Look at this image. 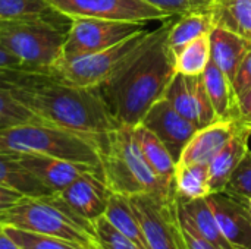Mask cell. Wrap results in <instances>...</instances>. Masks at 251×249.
<instances>
[{
	"label": "cell",
	"mask_w": 251,
	"mask_h": 249,
	"mask_svg": "<svg viewBox=\"0 0 251 249\" xmlns=\"http://www.w3.org/2000/svg\"><path fill=\"white\" fill-rule=\"evenodd\" d=\"M104 139L78 134L46 122H32L0 131V151L41 154L101 167Z\"/></svg>",
	"instance_id": "cell-4"
},
{
	"label": "cell",
	"mask_w": 251,
	"mask_h": 249,
	"mask_svg": "<svg viewBox=\"0 0 251 249\" xmlns=\"http://www.w3.org/2000/svg\"><path fill=\"white\" fill-rule=\"evenodd\" d=\"M41 122L7 88L0 85V131L25 123Z\"/></svg>",
	"instance_id": "cell-29"
},
{
	"label": "cell",
	"mask_w": 251,
	"mask_h": 249,
	"mask_svg": "<svg viewBox=\"0 0 251 249\" xmlns=\"http://www.w3.org/2000/svg\"><path fill=\"white\" fill-rule=\"evenodd\" d=\"M225 192L240 201H246L251 197V150L246 153L244 158L238 164Z\"/></svg>",
	"instance_id": "cell-33"
},
{
	"label": "cell",
	"mask_w": 251,
	"mask_h": 249,
	"mask_svg": "<svg viewBox=\"0 0 251 249\" xmlns=\"http://www.w3.org/2000/svg\"><path fill=\"white\" fill-rule=\"evenodd\" d=\"M244 204H246V207H247V210H249V213H250V216H251V197L250 198H247L246 201H243Z\"/></svg>",
	"instance_id": "cell-40"
},
{
	"label": "cell",
	"mask_w": 251,
	"mask_h": 249,
	"mask_svg": "<svg viewBox=\"0 0 251 249\" xmlns=\"http://www.w3.org/2000/svg\"><path fill=\"white\" fill-rule=\"evenodd\" d=\"M134 135L137 138V142L140 145V150L150 164V167L154 170L156 175H159L163 179L174 181L176 161L166 148V145L144 125L134 126Z\"/></svg>",
	"instance_id": "cell-23"
},
{
	"label": "cell",
	"mask_w": 251,
	"mask_h": 249,
	"mask_svg": "<svg viewBox=\"0 0 251 249\" xmlns=\"http://www.w3.org/2000/svg\"><path fill=\"white\" fill-rule=\"evenodd\" d=\"M19 163L35 176L44 186H47L53 194L63 191L69 183H72L82 173L101 169L91 164L69 161L63 158H56L41 154H15Z\"/></svg>",
	"instance_id": "cell-15"
},
{
	"label": "cell",
	"mask_w": 251,
	"mask_h": 249,
	"mask_svg": "<svg viewBox=\"0 0 251 249\" xmlns=\"http://www.w3.org/2000/svg\"><path fill=\"white\" fill-rule=\"evenodd\" d=\"M110 189L104 181L101 169H93L78 176L57 197L79 217L93 223L104 216Z\"/></svg>",
	"instance_id": "cell-13"
},
{
	"label": "cell",
	"mask_w": 251,
	"mask_h": 249,
	"mask_svg": "<svg viewBox=\"0 0 251 249\" xmlns=\"http://www.w3.org/2000/svg\"><path fill=\"white\" fill-rule=\"evenodd\" d=\"M59 15L66 19L97 18L128 22L166 21L168 16L160 9L144 0H47Z\"/></svg>",
	"instance_id": "cell-9"
},
{
	"label": "cell",
	"mask_w": 251,
	"mask_h": 249,
	"mask_svg": "<svg viewBox=\"0 0 251 249\" xmlns=\"http://www.w3.org/2000/svg\"><path fill=\"white\" fill-rule=\"evenodd\" d=\"M0 185L12 188L25 197H47L53 192L32 176L12 153L0 151Z\"/></svg>",
	"instance_id": "cell-22"
},
{
	"label": "cell",
	"mask_w": 251,
	"mask_h": 249,
	"mask_svg": "<svg viewBox=\"0 0 251 249\" xmlns=\"http://www.w3.org/2000/svg\"><path fill=\"white\" fill-rule=\"evenodd\" d=\"M57 16H32L0 21V44L13 54L26 70L50 73L62 56L68 26Z\"/></svg>",
	"instance_id": "cell-6"
},
{
	"label": "cell",
	"mask_w": 251,
	"mask_h": 249,
	"mask_svg": "<svg viewBox=\"0 0 251 249\" xmlns=\"http://www.w3.org/2000/svg\"><path fill=\"white\" fill-rule=\"evenodd\" d=\"M141 125L150 129L166 145L176 163L184 148L199 129L190 119L182 116L166 97L159 98L149 109Z\"/></svg>",
	"instance_id": "cell-11"
},
{
	"label": "cell",
	"mask_w": 251,
	"mask_h": 249,
	"mask_svg": "<svg viewBox=\"0 0 251 249\" xmlns=\"http://www.w3.org/2000/svg\"><path fill=\"white\" fill-rule=\"evenodd\" d=\"M101 170L112 192L126 197L151 194L163 200L175 197V183L154 173L144 158L134 126L121 125L109 132L101 150Z\"/></svg>",
	"instance_id": "cell-3"
},
{
	"label": "cell",
	"mask_w": 251,
	"mask_h": 249,
	"mask_svg": "<svg viewBox=\"0 0 251 249\" xmlns=\"http://www.w3.org/2000/svg\"><path fill=\"white\" fill-rule=\"evenodd\" d=\"M3 230L22 249H87L62 238L28 232L13 226H3Z\"/></svg>",
	"instance_id": "cell-28"
},
{
	"label": "cell",
	"mask_w": 251,
	"mask_h": 249,
	"mask_svg": "<svg viewBox=\"0 0 251 249\" xmlns=\"http://www.w3.org/2000/svg\"><path fill=\"white\" fill-rule=\"evenodd\" d=\"M163 97L199 129L216 120V113L210 103L203 75L190 76L175 73Z\"/></svg>",
	"instance_id": "cell-12"
},
{
	"label": "cell",
	"mask_w": 251,
	"mask_h": 249,
	"mask_svg": "<svg viewBox=\"0 0 251 249\" xmlns=\"http://www.w3.org/2000/svg\"><path fill=\"white\" fill-rule=\"evenodd\" d=\"M209 37L210 60L234 81L240 63L251 48V41L221 26H213Z\"/></svg>",
	"instance_id": "cell-18"
},
{
	"label": "cell",
	"mask_w": 251,
	"mask_h": 249,
	"mask_svg": "<svg viewBox=\"0 0 251 249\" xmlns=\"http://www.w3.org/2000/svg\"><path fill=\"white\" fill-rule=\"evenodd\" d=\"M222 235L232 249H251V216L246 204L226 192L207 195Z\"/></svg>",
	"instance_id": "cell-14"
},
{
	"label": "cell",
	"mask_w": 251,
	"mask_h": 249,
	"mask_svg": "<svg viewBox=\"0 0 251 249\" xmlns=\"http://www.w3.org/2000/svg\"><path fill=\"white\" fill-rule=\"evenodd\" d=\"M104 217L115 229H118L126 238H129L140 248L147 249L143 232H141V226L134 213L129 197L118 194V192H110Z\"/></svg>",
	"instance_id": "cell-24"
},
{
	"label": "cell",
	"mask_w": 251,
	"mask_h": 249,
	"mask_svg": "<svg viewBox=\"0 0 251 249\" xmlns=\"http://www.w3.org/2000/svg\"><path fill=\"white\" fill-rule=\"evenodd\" d=\"M240 126L241 123L237 119H216L210 125L197 129L176 164H209Z\"/></svg>",
	"instance_id": "cell-16"
},
{
	"label": "cell",
	"mask_w": 251,
	"mask_h": 249,
	"mask_svg": "<svg viewBox=\"0 0 251 249\" xmlns=\"http://www.w3.org/2000/svg\"><path fill=\"white\" fill-rule=\"evenodd\" d=\"M93 229L100 249H141L129 238L115 229L104 216L93 222Z\"/></svg>",
	"instance_id": "cell-31"
},
{
	"label": "cell",
	"mask_w": 251,
	"mask_h": 249,
	"mask_svg": "<svg viewBox=\"0 0 251 249\" xmlns=\"http://www.w3.org/2000/svg\"><path fill=\"white\" fill-rule=\"evenodd\" d=\"M174 18L150 31L146 41L100 85V91L121 125L137 126L149 109L165 95L175 75L166 37Z\"/></svg>",
	"instance_id": "cell-2"
},
{
	"label": "cell",
	"mask_w": 251,
	"mask_h": 249,
	"mask_svg": "<svg viewBox=\"0 0 251 249\" xmlns=\"http://www.w3.org/2000/svg\"><path fill=\"white\" fill-rule=\"evenodd\" d=\"M0 85L41 122L99 139L121 126L100 87H79L50 73L18 70H0Z\"/></svg>",
	"instance_id": "cell-1"
},
{
	"label": "cell",
	"mask_w": 251,
	"mask_h": 249,
	"mask_svg": "<svg viewBox=\"0 0 251 249\" xmlns=\"http://www.w3.org/2000/svg\"><path fill=\"white\" fill-rule=\"evenodd\" d=\"M175 192L182 198H204L210 195L209 164H176Z\"/></svg>",
	"instance_id": "cell-27"
},
{
	"label": "cell",
	"mask_w": 251,
	"mask_h": 249,
	"mask_svg": "<svg viewBox=\"0 0 251 249\" xmlns=\"http://www.w3.org/2000/svg\"><path fill=\"white\" fill-rule=\"evenodd\" d=\"M210 62V37L203 35L181 47L174 54L175 73L182 75H203Z\"/></svg>",
	"instance_id": "cell-26"
},
{
	"label": "cell",
	"mask_w": 251,
	"mask_h": 249,
	"mask_svg": "<svg viewBox=\"0 0 251 249\" xmlns=\"http://www.w3.org/2000/svg\"><path fill=\"white\" fill-rule=\"evenodd\" d=\"M212 28H213V22L209 10L191 12L178 16V19L172 22L166 37V43L172 56L181 47L191 43L193 40L210 34Z\"/></svg>",
	"instance_id": "cell-25"
},
{
	"label": "cell",
	"mask_w": 251,
	"mask_h": 249,
	"mask_svg": "<svg viewBox=\"0 0 251 249\" xmlns=\"http://www.w3.org/2000/svg\"><path fill=\"white\" fill-rule=\"evenodd\" d=\"M203 81L216 113V119L238 120V97L232 79L210 60L203 72Z\"/></svg>",
	"instance_id": "cell-20"
},
{
	"label": "cell",
	"mask_w": 251,
	"mask_h": 249,
	"mask_svg": "<svg viewBox=\"0 0 251 249\" xmlns=\"http://www.w3.org/2000/svg\"><path fill=\"white\" fill-rule=\"evenodd\" d=\"M232 82H234L237 97H241L251 88V48L244 56L243 62L240 63Z\"/></svg>",
	"instance_id": "cell-35"
},
{
	"label": "cell",
	"mask_w": 251,
	"mask_h": 249,
	"mask_svg": "<svg viewBox=\"0 0 251 249\" xmlns=\"http://www.w3.org/2000/svg\"><path fill=\"white\" fill-rule=\"evenodd\" d=\"M174 223H175V232H176L179 249H219L209 241H206L203 236H200L190 226V223L184 219V216L178 210L175 198H174Z\"/></svg>",
	"instance_id": "cell-32"
},
{
	"label": "cell",
	"mask_w": 251,
	"mask_h": 249,
	"mask_svg": "<svg viewBox=\"0 0 251 249\" xmlns=\"http://www.w3.org/2000/svg\"><path fill=\"white\" fill-rule=\"evenodd\" d=\"M57 15L47 0H0V21Z\"/></svg>",
	"instance_id": "cell-30"
},
{
	"label": "cell",
	"mask_w": 251,
	"mask_h": 249,
	"mask_svg": "<svg viewBox=\"0 0 251 249\" xmlns=\"http://www.w3.org/2000/svg\"><path fill=\"white\" fill-rule=\"evenodd\" d=\"M0 249H22L4 230L0 233Z\"/></svg>",
	"instance_id": "cell-39"
},
{
	"label": "cell",
	"mask_w": 251,
	"mask_h": 249,
	"mask_svg": "<svg viewBox=\"0 0 251 249\" xmlns=\"http://www.w3.org/2000/svg\"><path fill=\"white\" fill-rule=\"evenodd\" d=\"M175 201L184 219L200 236H203L206 241L213 244L216 248L232 249L221 232L218 220L209 205L207 197L190 200L175 195Z\"/></svg>",
	"instance_id": "cell-19"
},
{
	"label": "cell",
	"mask_w": 251,
	"mask_h": 249,
	"mask_svg": "<svg viewBox=\"0 0 251 249\" xmlns=\"http://www.w3.org/2000/svg\"><path fill=\"white\" fill-rule=\"evenodd\" d=\"M0 70H18V72H29L24 68V65L10 54L1 44H0ZM32 73V72H31Z\"/></svg>",
	"instance_id": "cell-38"
},
{
	"label": "cell",
	"mask_w": 251,
	"mask_h": 249,
	"mask_svg": "<svg viewBox=\"0 0 251 249\" xmlns=\"http://www.w3.org/2000/svg\"><path fill=\"white\" fill-rule=\"evenodd\" d=\"M238 122L251 129V88L238 97Z\"/></svg>",
	"instance_id": "cell-37"
},
{
	"label": "cell",
	"mask_w": 251,
	"mask_h": 249,
	"mask_svg": "<svg viewBox=\"0 0 251 249\" xmlns=\"http://www.w3.org/2000/svg\"><path fill=\"white\" fill-rule=\"evenodd\" d=\"M149 32L150 31L146 28L109 48L74 59L59 60L53 66L50 75L59 81L79 87H100L134 51L138 50L146 41Z\"/></svg>",
	"instance_id": "cell-7"
},
{
	"label": "cell",
	"mask_w": 251,
	"mask_h": 249,
	"mask_svg": "<svg viewBox=\"0 0 251 249\" xmlns=\"http://www.w3.org/2000/svg\"><path fill=\"white\" fill-rule=\"evenodd\" d=\"M3 226L62 238L87 249H100L93 223L74 213L59 197H25L15 207L0 213Z\"/></svg>",
	"instance_id": "cell-5"
},
{
	"label": "cell",
	"mask_w": 251,
	"mask_h": 249,
	"mask_svg": "<svg viewBox=\"0 0 251 249\" xmlns=\"http://www.w3.org/2000/svg\"><path fill=\"white\" fill-rule=\"evenodd\" d=\"M1 230H3V225L0 223V233H1Z\"/></svg>",
	"instance_id": "cell-41"
},
{
	"label": "cell",
	"mask_w": 251,
	"mask_h": 249,
	"mask_svg": "<svg viewBox=\"0 0 251 249\" xmlns=\"http://www.w3.org/2000/svg\"><path fill=\"white\" fill-rule=\"evenodd\" d=\"M174 198L163 200L151 194L129 197L147 249H179L174 223Z\"/></svg>",
	"instance_id": "cell-10"
},
{
	"label": "cell",
	"mask_w": 251,
	"mask_h": 249,
	"mask_svg": "<svg viewBox=\"0 0 251 249\" xmlns=\"http://www.w3.org/2000/svg\"><path fill=\"white\" fill-rule=\"evenodd\" d=\"M160 9L171 18H178L191 12L209 10L212 0H144Z\"/></svg>",
	"instance_id": "cell-34"
},
{
	"label": "cell",
	"mask_w": 251,
	"mask_h": 249,
	"mask_svg": "<svg viewBox=\"0 0 251 249\" xmlns=\"http://www.w3.org/2000/svg\"><path fill=\"white\" fill-rule=\"evenodd\" d=\"M251 129L241 125L237 134L209 163V188L210 194L225 192L229 179L244 158L249 148Z\"/></svg>",
	"instance_id": "cell-17"
},
{
	"label": "cell",
	"mask_w": 251,
	"mask_h": 249,
	"mask_svg": "<svg viewBox=\"0 0 251 249\" xmlns=\"http://www.w3.org/2000/svg\"><path fill=\"white\" fill-rule=\"evenodd\" d=\"M143 29H146L144 22L110 21L97 18L71 19L59 60L74 59L109 48Z\"/></svg>",
	"instance_id": "cell-8"
},
{
	"label": "cell",
	"mask_w": 251,
	"mask_h": 249,
	"mask_svg": "<svg viewBox=\"0 0 251 249\" xmlns=\"http://www.w3.org/2000/svg\"><path fill=\"white\" fill-rule=\"evenodd\" d=\"M213 26L232 31L251 41V0H212Z\"/></svg>",
	"instance_id": "cell-21"
},
{
	"label": "cell",
	"mask_w": 251,
	"mask_h": 249,
	"mask_svg": "<svg viewBox=\"0 0 251 249\" xmlns=\"http://www.w3.org/2000/svg\"><path fill=\"white\" fill-rule=\"evenodd\" d=\"M25 198L24 194L12 189V188H7V186H3L0 185V213L15 207L16 204H19L22 200Z\"/></svg>",
	"instance_id": "cell-36"
}]
</instances>
